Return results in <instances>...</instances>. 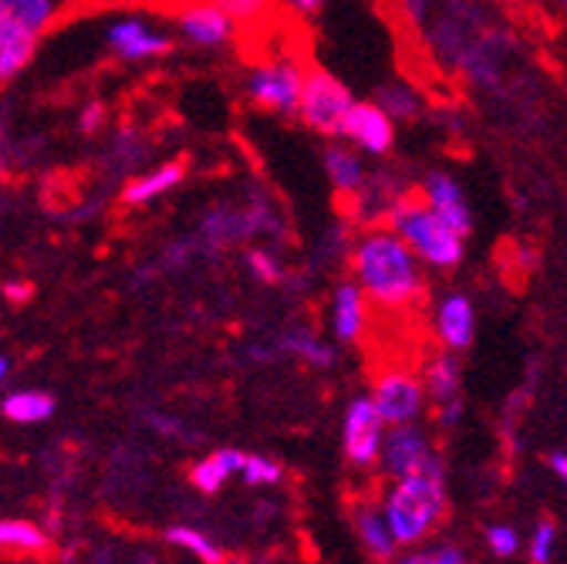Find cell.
<instances>
[{"mask_svg": "<svg viewBox=\"0 0 567 564\" xmlns=\"http://www.w3.org/2000/svg\"><path fill=\"white\" fill-rule=\"evenodd\" d=\"M422 260L415 250L392 230L375 227L365 230L351 247V270L369 301L382 311H402L425 295Z\"/></svg>", "mask_w": 567, "mask_h": 564, "instance_id": "cell-1", "label": "cell"}, {"mask_svg": "<svg viewBox=\"0 0 567 564\" xmlns=\"http://www.w3.org/2000/svg\"><path fill=\"white\" fill-rule=\"evenodd\" d=\"M379 501L402 551L425 544L446 524V514H450V486H446L443 457H436L430 466H422L409 476L389 480Z\"/></svg>", "mask_w": 567, "mask_h": 564, "instance_id": "cell-2", "label": "cell"}, {"mask_svg": "<svg viewBox=\"0 0 567 564\" xmlns=\"http://www.w3.org/2000/svg\"><path fill=\"white\" fill-rule=\"evenodd\" d=\"M385 224L415 250L422 264L450 270L463 260V234H456L443 217H436L422 193H405L389 209Z\"/></svg>", "mask_w": 567, "mask_h": 564, "instance_id": "cell-3", "label": "cell"}, {"mask_svg": "<svg viewBox=\"0 0 567 564\" xmlns=\"http://www.w3.org/2000/svg\"><path fill=\"white\" fill-rule=\"evenodd\" d=\"M385 433H389V422L375 409L372 396H354L341 419V447H344L348 466L359 473L379 470Z\"/></svg>", "mask_w": 567, "mask_h": 564, "instance_id": "cell-4", "label": "cell"}, {"mask_svg": "<svg viewBox=\"0 0 567 564\" xmlns=\"http://www.w3.org/2000/svg\"><path fill=\"white\" fill-rule=\"evenodd\" d=\"M351 105H354V99L341 79H334L331 72H324V68H308L301 109H298V115L308 129L341 139V125H344Z\"/></svg>", "mask_w": 567, "mask_h": 564, "instance_id": "cell-5", "label": "cell"}, {"mask_svg": "<svg viewBox=\"0 0 567 564\" xmlns=\"http://www.w3.org/2000/svg\"><path fill=\"white\" fill-rule=\"evenodd\" d=\"M308 72L295 58L280 61H264L257 64L247 79V95L254 105L277 112V115H295L301 109V92H305Z\"/></svg>", "mask_w": 567, "mask_h": 564, "instance_id": "cell-6", "label": "cell"}, {"mask_svg": "<svg viewBox=\"0 0 567 564\" xmlns=\"http://www.w3.org/2000/svg\"><path fill=\"white\" fill-rule=\"evenodd\" d=\"M372 402L382 412V419L389 427H405V422H419L430 409V392H425V382L409 372V369H385L379 372L375 386H372Z\"/></svg>", "mask_w": 567, "mask_h": 564, "instance_id": "cell-7", "label": "cell"}, {"mask_svg": "<svg viewBox=\"0 0 567 564\" xmlns=\"http://www.w3.org/2000/svg\"><path fill=\"white\" fill-rule=\"evenodd\" d=\"M425 392H430L433 416L443 430H456L463 419V369H460V351H440L422 369Z\"/></svg>", "mask_w": 567, "mask_h": 564, "instance_id": "cell-8", "label": "cell"}, {"mask_svg": "<svg viewBox=\"0 0 567 564\" xmlns=\"http://www.w3.org/2000/svg\"><path fill=\"white\" fill-rule=\"evenodd\" d=\"M436 447L430 440L419 422H405V427H389L385 443H382V460H379V473L385 480H399L409 476L422 466H430L436 460Z\"/></svg>", "mask_w": 567, "mask_h": 564, "instance_id": "cell-9", "label": "cell"}, {"mask_svg": "<svg viewBox=\"0 0 567 564\" xmlns=\"http://www.w3.org/2000/svg\"><path fill=\"white\" fill-rule=\"evenodd\" d=\"M341 139L365 156H385L395 146V119L379 102H354L341 125Z\"/></svg>", "mask_w": 567, "mask_h": 564, "instance_id": "cell-10", "label": "cell"}, {"mask_svg": "<svg viewBox=\"0 0 567 564\" xmlns=\"http://www.w3.org/2000/svg\"><path fill=\"white\" fill-rule=\"evenodd\" d=\"M348 517H351V531L359 537V544L365 547V554L379 564H389L402 547L392 534V524L382 511V501L375 498H354L351 507H348Z\"/></svg>", "mask_w": 567, "mask_h": 564, "instance_id": "cell-11", "label": "cell"}, {"mask_svg": "<svg viewBox=\"0 0 567 564\" xmlns=\"http://www.w3.org/2000/svg\"><path fill=\"white\" fill-rule=\"evenodd\" d=\"M179 31L199 48H224L227 41H234L237 24L217 0H193L179 11Z\"/></svg>", "mask_w": 567, "mask_h": 564, "instance_id": "cell-12", "label": "cell"}, {"mask_svg": "<svg viewBox=\"0 0 567 564\" xmlns=\"http://www.w3.org/2000/svg\"><path fill=\"white\" fill-rule=\"evenodd\" d=\"M369 328V295L359 280H344L331 295V331L338 341H359Z\"/></svg>", "mask_w": 567, "mask_h": 564, "instance_id": "cell-13", "label": "cell"}, {"mask_svg": "<svg viewBox=\"0 0 567 564\" xmlns=\"http://www.w3.org/2000/svg\"><path fill=\"white\" fill-rule=\"evenodd\" d=\"M422 196L430 203V209L436 217H443L456 234H470L473 230V214H470V203L463 196V189L456 186V180H450L446 173H430L422 183Z\"/></svg>", "mask_w": 567, "mask_h": 564, "instance_id": "cell-14", "label": "cell"}, {"mask_svg": "<svg viewBox=\"0 0 567 564\" xmlns=\"http://www.w3.org/2000/svg\"><path fill=\"white\" fill-rule=\"evenodd\" d=\"M109 48L125 58V61H146V58H159L173 51V41L159 31H153L142 21H118L109 31Z\"/></svg>", "mask_w": 567, "mask_h": 564, "instance_id": "cell-15", "label": "cell"}, {"mask_svg": "<svg viewBox=\"0 0 567 564\" xmlns=\"http://www.w3.org/2000/svg\"><path fill=\"white\" fill-rule=\"evenodd\" d=\"M436 338L450 351H466L476 338V311L466 295H446L436 308Z\"/></svg>", "mask_w": 567, "mask_h": 564, "instance_id": "cell-16", "label": "cell"}, {"mask_svg": "<svg viewBox=\"0 0 567 564\" xmlns=\"http://www.w3.org/2000/svg\"><path fill=\"white\" fill-rule=\"evenodd\" d=\"M244 460H247L244 450H234V447L217 450V453H209V457H203V460L193 463L189 483H193L199 493H206V498H213V493H220L234 476H240Z\"/></svg>", "mask_w": 567, "mask_h": 564, "instance_id": "cell-17", "label": "cell"}, {"mask_svg": "<svg viewBox=\"0 0 567 564\" xmlns=\"http://www.w3.org/2000/svg\"><path fill=\"white\" fill-rule=\"evenodd\" d=\"M38 48V31H31L21 21H4L0 24V85H8L14 75H21L28 61L34 58Z\"/></svg>", "mask_w": 567, "mask_h": 564, "instance_id": "cell-18", "label": "cell"}, {"mask_svg": "<svg viewBox=\"0 0 567 564\" xmlns=\"http://www.w3.org/2000/svg\"><path fill=\"white\" fill-rule=\"evenodd\" d=\"M324 173L331 180V186L341 193V196H359L369 183V173H365V163L362 156L348 150V146H328L324 150Z\"/></svg>", "mask_w": 567, "mask_h": 564, "instance_id": "cell-19", "label": "cell"}, {"mask_svg": "<svg viewBox=\"0 0 567 564\" xmlns=\"http://www.w3.org/2000/svg\"><path fill=\"white\" fill-rule=\"evenodd\" d=\"M284 356H295L301 362H308L311 369H331L334 366V348L315 335L311 328H288L280 338H277Z\"/></svg>", "mask_w": 567, "mask_h": 564, "instance_id": "cell-20", "label": "cell"}, {"mask_svg": "<svg viewBox=\"0 0 567 564\" xmlns=\"http://www.w3.org/2000/svg\"><path fill=\"white\" fill-rule=\"evenodd\" d=\"M183 176H186V166H183V163H163V166H156L153 173H146V176H138V180L125 183L122 199L132 203V206L153 203V199H159L163 193H169L176 183H183Z\"/></svg>", "mask_w": 567, "mask_h": 564, "instance_id": "cell-21", "label": "cell"}, {"mask_svg": "<svg viewBox=\"0 0 567 564\" xmlns=\"http://www.w3.org/2000/svg\"><path fill=\"white\" fill-rule=\"evenodd\" d=\"M166 541H169L173 547L189 551V554H193V557H199L203 564H227L224 547H220L217 541H213V537H206L203 531L189 527V524H173V527L166 531Z\"/></svg>", "mask_w": 567, "mask_h": 564, "instance_id": "cell-22", "label": "cell"}, {"mask_svg": "<svg viewBox=\"0 0 567 564\" xmlns=\"http://www.w3.org/2000/svg\"><path fill=\"white\" fill-rule=\"evenodd\" d=\"M48 534L28 521H0V551L14 554H41L48 551Z\"/></svg>", "mask_w": 567, "mask_h": 564, "instance_id": "cell-23", "label": "cell"}, {"mask_svg": "<svg viewBox=\"0 0 567 564\" xmlns=\"http://www.w3.org/2000/svg\"><path fill=\"white\" fill-rule=\"evenodd\" d=\"M389 564H473V561L460 544H436V547H405Z\"/></svg>", "mask_w": 567, "mask_h": 564, "instance_id": "cell-24", "label": "cell"}, {"mask_svg": "<svg viewBox=\"0 0 567 564\" xmlns=\"http://www.w3.org/2000/svg\"><path fill=\"white\" fill-rule=\"evenodd\" d=\"M54 412V399L44 392H14L4 399V416L14 422H41Z\"/></svg>", "mask_w": 567, "mask_h": 564, "instance_id": "cell-25", "label": "cell"}, {"mask_svg": "<svg viewBox=\"0 0 567 564\" xmlns=\"http://www.w3.org/2000/svg\"><path fill=\"white\" fill-rule=\"evenodd\" d=\"M217 4L244 31H264V24L274 18V0H217Z\"/></svg>", "mask_w": 567, "mask_h": 564, "instance_id": "cell-26", "label": "cell"}, {"mask_svg": "<svg viewBox=\"0 0 567 564\" xmlns=\"http://www.w3.org/2000/svg\"><path fill=\"white\" fill-rule=\"evenodd\" d=\"M392 119H415L422 102H419V92L405 82H389L379 89V99H375Z\"/></svg>", "mask_w": 567, "mask_h": 564, "instance_id": "cell-27", "label": "cell"}, {"mask_svg": "<svg viewBox=\"0 0 567 564\" xmlns=\"http://www.w3.org/2000/svg\"><path fill=\"white\" fill-rule=\"evenodd\" d=\"M8 8H11L14 21H21L41 34L44 28H51V21L58 14V0H8Z\"/></svg>", "mask_w": 567, "mask_h": 564, "instance_id": "cell-28", "label": "cell"}, {"mask_svg": "<svg viewBox=\"0 0 567 564\" xmlns=\"http://www.w3.org/2000/svg\"><path fill=\"white\" fill-rule=\"evenodd\" d=\"M240 480L247 483V486H254V490H260V486H277L280 480H284V466L274 460V457H264V453H247V460H244V470H240Z\"/></svg>", "mask_w": 567, "mask_h": 564, "instance_id": "cell-29", "label": "cell"}, {"mask_svg": "<svg viewBox=\"0 0 567 564\" xmlns=\"http://www.w3.org/2000/svg\"><path fill=\"white\" fill-rule=\"evenodd\" d=\"M483 544H486V551L493 554V557H501V561H511V557H517L520 551H524V537H520V531L514 527V524H489L486 531H483Z\"/></svg>", "mask_w": 567, "mask_h": 564, "instance_id": "cell-30", "label": "cell"}, {"mask_svg": "<svg viewBox=\"0 0 567 564\" xmlns=\"http://www.w3.org/2000/svg\"><path fill=\"white\" fill-rule=\"evenodd\" d=\"M527 557L530 564H554V551H557V524L550 517L537 521V527L527 537Z\"/></svg>", "mask_w": 567, "mask_h": 564, "instance_id": "cell-31", "label": "cell"}, {"mask_svg": "<svg viewBox=\"0 0 567 564\" xmlns=\"http://www.w3.org/2000/svg\"><path fill=\"white\" fill-rule=\"evenodd\" d=\"M247 267L260 285H284V280H288V270H284V264L277 260V254L270 247L247 250Z\"/></svg>", "mask_w": 567, "mask_h": 564, "instance_id": "cell-32", "label": "cell"}, {"mask_svg": "<svg viewBox=\"0 0 567 564\" xmlns=\"http://www.w3.org/2000/svg\"><path fill=\"white\" fill-rule=\"evenodd\" d=\"M146 427L156 430L159 437H169V440H186V427L176 419V416H166V412H146Z\"/></svg>", "mask_w": 567, "mask_h": 564, "instance_id": "cell-33", "label": "cell"}, {"mask_svg": "<svg viewBox=\"0 0 567 564\" xmlns=\"http://www.w3.org/2000/svg\"><path fill=\"white\" fill-rule=\"evenodd\" d=\"M402 11L409 14V21L412 24H425V21H430V0H402Z\"/></svg>", "mask_w": 567, "mask_h": 564, "instance_id": "cell-34", "label": "cell"}, {"mask_svg": "<svg viewBox=\"0 0 567 564\" xmlns=\"http://www.w3.org/2000/svg\"><path fill=\"white\" fill-rule=\"evenodd\" d=\"M102 122H105V109L102 105H89L85 109V115H82V132H99L102 129Z\"/></svg>", "mask_w": 567, "mask_h": 564, "instance_id": "cell-35", "label": "cell"}, {"mask_svg": "<svg viewBox=\"0 0 567 564\" xmlns=\"http://www.w3.org/2000/svg\"><path fill=\"white\" fill-rule=\"evenodd\" d=\"M547 466H550V473L567 486V453H550V457H547Z\"/></svg>", "mask_w": 567, "mask_h": 564, "instance_id": "cell-36", "label": "cell"}, {"mask_svg": "<svg viewBox=\"0 0 567 564\" xmlns=\"http://www.w3.org/2000/svg\"><path fill=\"white\" fill-rule=\"evenodd\" d=\"M146 4H153V8H163V11H183L186 4H193V0H146Z\"/></svg>", "mask_w": 567, "mask_h": 564, "instance_id": "cell-37", "label": "cell"}, {"mask_svg": "<svg viewBox=\"0 0 567 564\" xmlns=\"http://www.w3.org/2000/svg\"><path fill=\"white\" fill-rule=\"evenodd\" d=\"M288 4H291L295 11H301V14H315V11L324 4V0H288Z\"/></svg>", "mask_w": 567, "mask_h": 564, "instance_id": "cell-38", "label": "cell"}, {"mask_svg": "<svg viewBox=\"0 0 567 564\" xmlns=\"http://www.w3.org/2000/svg\"><path fill=\"white\" fill-rule=\"evenodd\" d=\"M28 295H31L28 285H8V298H11V301H24Z\"/></svg>", "mask_w": 567, "mask_h": 564, "instance_id": "cell-39", "label": "cell"}, {"mask_svg": "<svg viewBox=\"0 0 567 564\" xmlns=\"http://www.w3.org/2000/svg\"><path fill=\"white\" fill-rule=\"evenodd\" d=\"M79 4H146V0H79Z\"/></svg>", "mask_w": 567, "mask_h": 564, "instance_id": "cell-40", "label": "cell"}, {"mask_svg": "<svg viewBox=\"0 0 567 564\" xmlns=\"http://www.w3.org/2000/svg\"><path fill=\"white\" fill-rule=\"evenodd\" d=\"M11 21V8H8V0H0V24Z\"/></svg>", "mask_w": 567, "mask_h": 564, "instance_id": "cell-41", "label": "cell"}, {"mask_svg": "<svg viewBox=\"0 0 567 564\" xmlns=\"http://www.w3.org/2000/svg\"><path fill=\"white\" fill-rule=\"evenodd\" d=\"M4 376H8V359L0 356V382H4Z\"/></svg>", "mask_w": 567, "mask_h": 564, "instance_id": "cell-42", "label": "cell"}, {"mask_svg": "<svg viewBox=\"0 0 567 564\" xmlns=\"http://www.w3.org/2000/svg\"><path fill=\"white\" fill-rule=\"evenodd\" d=\"M564 8H567V0H564Z\"/></svg>", "mask_w": 567, "mask_h": 564, "instance_id": "cell-43", "label": "cell"}]
</instances>
